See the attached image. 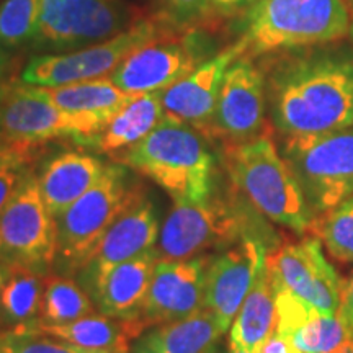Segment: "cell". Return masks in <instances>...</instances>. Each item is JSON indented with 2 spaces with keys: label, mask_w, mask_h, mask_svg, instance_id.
Returning <instances> with one entry per match:
<instances>
[{
  "label": "cell",
  "mask_w": 353,
  "mask_h": 353,
  "mask_svg": "<svg viewBox=\"0 0 353 353\" xmlns=\"http://www.w3.org/2000/svg\"><path fill=\"white\" fill-rule=\"evenodd\" d=\"M90 314H95L94 303L76 281L61 275L44 278L38 321L65 324Z\"/></svg>",
  "instance_id": "4316f807"
},
{
  "label": "cell",
  "mask_w": 353,
  "mask_h": 353,
  "mask_svg": "<svg viewBox=\"0 0 353 353\" xmlns=\"http://www.w3.org/2000/svg\"><path fill=\"white\" fill-rule=\"evenodd\" d=\"M156 263L157 255L152 249L113 267L92 286V296L101 314L121 321H138Z\"/></svg>",
  "instance_id": "d6986e66"
},
{
  "label": "cell",
  "mask_w": 353,
  "mask_h": 353,
  "mask_svg": "<svg viewBox=\"0 0 353 353\" xmlns=\"http://www.w3.org/2000/svg\"><path fill=\"white\" fill-rule=\"evenodd\" d=\"M224 334L208 309L185 319L167 322L145 332L132 353H211Z\"/></svg>",
  "instance_id": "7402d4cb"
},
{
  "label": "cell",
  "mask_w": 353,
  "mask_h": 353,
  "mask_svg": "<svg viewBox=\"0 0 353 353\" xmlns=\"http://www.w3.org/2000/svg\"><path fill=\"white\" fill-rule=\"evenodd\" d=\"M0 353H114L92 352L56 337L10 329L0 334Z\"/></svg>",
  "instance_id": "4dcf8cb0"
},
{
  "label": "cell",
  "mask_w": 353,
  "mask_h": 353,
  "mask_svg": "<svg viewBox=\"0 0 353 353\" xmlns=\"http://www.w3.org/2000/svg\"><path fill=\"white\" fill-rule=\"evenodd\" d=\"M41 0H6L0 6V46L19 48L34 41Z\"/></svg>",
  "instance_id": "f1b7e54d"
},
{
  "label": "cell",
  "mask_w": 353,
  "mask_h": 353,
  "mask_svg": "<svg viewBox=\"0 0 353 353\" xmlns=\"http://www.w3.org/2000/svg\"><path fill=\"white\" fill-rule=\"evenodd\" d=\"M159 234L156 206L151 198L138 188L130 205L101 237L90 262L83 268L88 290L99 283L113 267L152 250L159 241Z\"/></svg>",
  "instance_id": "ac0fdd59"
},
{
  "label": "cell",
  "mask_w": 353,
  "mask_h": 353,
  "mask_svg": "<svg viewBox=\"0 0 353 353\" xmlns=\"http://www.w3.org/2000/svg\"><path fill=\"white\" fill-rule=\"evenodd\" d=\"M267 108V81L247 54L229 65L221 85L210 134L244 143L262 130Z\"/></svg>",
  "instance_id": "5bb4252c"
},
{
  "label": "cell",
  "mask_w": 353,
  "mask_h": 353,
  "mask_svg": "<svg viewBox=\"0 0 353 353\" xmlns=\"http://www.w3.org/2000/svg\"><path fill=\"white\" fill-rule=\"evenodd\" d=\"M210 262V257L157 262L138 319L143 329L185 319L205 309V278Z\"/></svg>",
  "instance_id": "9a60e30c"
},
{
  "label": "cell",
  "mask_w": 353,
  "mask_h": 353,
  "mask_svg": "<svg viewBox=\"0 0 353 353\" xmlns=\"http://www.w3.org/2000/svg\"><path fill=\"white\" fill-rule=\"evenodd\" d=\"M107 126V121L87 113L61 110L21 83L6 90L0 113V139L43 145L50 141L72 138L88 143Z\"/></svg>",
  "instance_id": "30bf717a"
},
{
  "label": "cell",
  "mask_w": 353,
  "mask_h": 353,
  "mask_svg": "<svg viewBox=\"0 0 353 353\" xmlns=\"http://www.w3.org/2000/svg\"><path fill=\"white\" fill-rule=\"evenodd\" d=\"M273 123L286 136L353 126V56L322 52L276 65L267 82Z\"/></svg>",
  "instance_id": "6da1fadb"
},
{
  "label": "cell",
  "mask_w": 353,
  "mask_h": 353,
  "mask_svg": "<svg viewBox=\"0 0 353 353\" xmlns=\"http://www.w3.org/2000/svg\"><path fill=\"white\" fill-rule=\"evenodd\" d=\"M120 164L139 172L175 201H201L214 187L216 159L201 131L164 118L143 141L120 154Z\"/></svg>",
  "instance_id": "7a4b0ae2"
},
{
  "label": "cell",
  "mask_w": 353,
  "mask_h": 353,
  "mask_svg": "<svg viewBox=\"0 0 353 353\" xmlns=\"http://www.w3.org/2000/svg\"><path fill=\"white\" fill-rule=\"evenodd\" d=\"M317 236L334 259L353 262V195L324 214L317 226Z\"/></svg>",
  "instance_id": "f546056e"
},
{
  "label": "cell",
  "mask_w": 353,
  "mask_h": 353,
  "mask_svg": "<svg viewBox=\"0 0 353 353\" xmlns=\"http://www.w3.org/2000/svg\"><path fill=\"white\" fill-rule=\"evenodd\" d=\"M228 164L234 183L263 216L296 234L312 226L301 185L268 136L232 144Z\"/></svg>",
  "instance_id": "3957f363"
},
{
  "label": "cell",
  "mask_w": 353,
  "mask_h": 353,
  "mask_svg": "<svg viewBox=\"0 0 353 353\" xmlns=\"http://www.w3.org/2000/svg\"><path fill=\"white\" fill-rule=\"evenodd\" d=\"M339 314L343 317L347 322L348 327L353 330V276L348 281L345 290H342V301H341V311Z\"/></svg>",
  "instance_id": "d590c367"
},
{
  "label": "cell",
  "mask_w": 353,
  "mask_h": 353,
  "mask_svg": "<svg viewBox=\"0 0 353 353\" xmlns=\"http://www.w3.org/2000/svg\"><path fill=\"white\" fill-rule=\"evenodd\" d=\"M267 252L260 241L242 237L231 249L211 260L205 278V304L224 332L229 330L257 278Z\"/></svg>",
  "instance_id": "2e32d148"
},
{
  "label": "cell",
  "mask_w": 353,
  "mask_h": 353,
  "mask_svg": "<svg viewBox=\"0 0 353 353\" xmlns=\"http://www.w3.org/2000/svg\"><path fill=\"white\" fill-rule=\"evenodd\" d=\"M103 169L101 161L90 154L63 152L56 156L38 176L48 211L59 218L99 180Z\"/></svg>",
  "instance_id": "44dd1931"
},
{
  "label": "cell",
  "mask_w": 353,
  "mask_h": 353,
  "mask_svg": "<svg viewBox=\"0 0 353 353\" xmlns=\"http://www.w3.org/2000/svg\"><path fill=\"white\" fill-rule=\"evenodd\" d=\"M265 265L273 291H286L321 314H339L341 280L325 260L319 239L280 247L267 254Z\"/></svg>",
  "instance_id": "4fadbf2b"
},
{
  "label": "cell",
  "mask_w": 353,
  "mask_h": 353,
  "mask_svg": "<svg viewBox=\"0 0 353 353\" xmlns=\"http://www.w3.org/2000/svg\"><path fill=\"white\" fill-rule=\"evenodd\" d=\"M141 20L123 0H41L33 43L46 50H81L110 39Z\"/></svg>",
  "instance_id": "ba28073f"
},
{
  "label": "cell",
  "mask_w": 353,
  "mask_h": 353,
  "mask_svg": "<svg viewBox=\"0 0 353 353\" xmlns=\"http://www.w3.org/2000/svg\"><path fill=\"white\" fill-rule=\"evenodd\" d=\"M276 330V304L267 265L247 294L231 325L229 345L247 353H260Z\"/></svg>",
  "instance_id": "d4e9b609"
},
{
  "label": "cell",
  "mask_w": 353,
  "mask_h": 353,
  "mask_svg": "<svg viewBox=\"0 0 353 353\" xmlns=\"http://www.w3.org/2000/svg\"><path fill=\"white\" fill-rule=\"evenodd\" d=\"M245 52L247 43L241 38L236 44L206 59L182 81L165 88L162 92L165 118L193 126L203 134H210L224 74L229 65Z\"/></svg>",
  "instance_id": "e0dca14e"
},
{
  "label": "cell",
  "mask_w": 353,
  "mask_h": 353,
  "mask_svg": "<svg viewBox=\"0 0 353 353\" xmlns=\"http://www.w3.org/2000/svg\"><path fill=\"white\" fill-rule=\"evenodd\" d=\"M159 19L176 30L192 28L196 21L208 15L211 0H159Z\"/></svg>",
  "instance_id": "1f68e13d"
},
{
  "label": "cell",
  "mask_w": 353,
  "mask_h": 353,
  "mask_svg": "<svg viewBox=\"0 0 353 353\" xmlns=\"http://www.w3.org/2000/svg\"><path fill=\"white\" fill-rule=\"evenodd\" d=\"M15 329L50 335L85 350L114 353H126L130 339L138 337L144 330L138 321H121L105 314H90L65 324H48L34 319Z\"/></svg>",
  "instance_id": "ffe728a7"
},
{
  "label": "cell",
  "mask_w": 353,
  "mask_h": 353,
  "mask_svg": "<svg viewBox=\"0 0 353 353\" xmlns=\"http://www.w3.org/2000/svg\"><path fill=\"white\" fill-rule=\"evenodd\" d=\"M30 175L32 174H30L28 167H3L0 169V214Z\"/></svg>",
  "instance_id": "836d02e7"
},
{
  "label": "cell",
  "mask_w": 353,
  "mask_h": 353,
  "mask_svg": "<svg viewBox=\"0 0 353 353\" xmlns=\"http://www.w3.org/2000/svg\"><path fill=\"white\" fill-rule=\"evenodd\" d=\"M41 145H28L0 139V169L3 167H28L37 159Z\"/></svg>",
  "instance_id": "d6a6232c"
},
{
  "label": "cell",
  "mask_w": 353,
  "mask_h": 353,
  "mask_svg": "<svg viewBox=\"0 0 353 353\" xmlns=\"http://www.w3.org/2000/svg\"><path fill=\"white\" fill-rule=\"evenodd\" d=\"M30 87L34 94L57 108L70 113L94 114V117L107 121V125L123 107H126L131 100L136 99V95L128 94L118 85H114L110 77L57 87Z\"/></svg>",
  "instance_id": "603a6c76"
},
{
  "label": "cell",
  "mask_w": 353,
  "mask_h": 353,
  "mask_svg": "<svg viewBox=\"0 0 353 353\" xmlns=\"http://www.w3.org/2000/svg\"><path fill=\"white\" fill-rule=\"evenodd\" d=\"M257 0H211V8L221 13H232L250 8Z\"/></svg>",
  "instance_id": "8d00e7d4"
},
{
  "label": "cell",
  "mask_w": 353,
  "mask_h": 353,
  "mask_svg": "<svg viewBox=\"0 0 353 353\" xmlns=\"http://www.w3.org/2000/svg\"><path fill=\"white\" fill-rule=\"evenodd\" d=\"M3 94H6V90L0 92V113H2V100H3Z\"/></svg>",
  "instance_id": "60d3db41"
},
{
  "label": "cell",
  "mask_w": 353,
  "mask_h": 353,
  "mask_svg": "<svg viewBox=\"0 0 353 353\" xmlns=\"http://www.w3.org/2000/svg\"><path fill=\"white\" fill-rule=\"evenodd\" d=\"M0 255L3 262L50 267L57 255V223L48 211L38 179L30 175L0 214Z\"/></svg>",
  "instance_id": "7c38bea8"
},
{
  "label": "cell",
  "mask_w": 353,
  "mask_h": 353,
  "mask_svg": "<svg viewBox=\"0 0 353 353\" xmlns=\"http://www.w3.org/2000/svg\"><path fill=\"white\" fill-rule=\"evenodd\" d=\"M169 30H174V26L157 15L141 19L125 32L101 43L64 54L34 56L25 65L20 79L26 85L57 87L110 77L128 56Z\"/></svg>",
  "instance_id": "52a82bcc"
},
{
  "label": "cell",
  "mask_w": 353,
  "mask_h": 353,
  "mask_svg": "<svg viewBox=\"0 0 353 353\" xmlns=\"http://www.w3.org/2000/svg\"><path fill=\"white\" fill-rule=\"evenodd\" d=\"M260 353H303V352L294 345L290 337L275 332L267 342H265V345L262 347Z\"/></svg>",
  "instance_id": "e575fe53"
},
{
  "label": "cell",
  "mask_w": 353,
  "mask_h": 353,
  "mask_svg": "<svg viewBox=\"0 0 353 353\" xmlns=\"http://www.w3.org/2000/svg\"><path fill=\"white\" fill-rule=\"evenodd\" d=\"M283 152L316 214L330 213L353 195V126L286 136Z\"/></svg>",
  "instance_id": "8992f818"
},
{
  "label": "cell",
  "mask_w": 353,
  "mask_h": 353,
  "mask_svg": "<svg viewBox=\"0 0 353 353\" xmlns=\"http://www.w3.org/2000/svg\"><path fill=\"white\" fill-rule=\"evenodd\" d=\"M352 335L353 330L341 314L316 312L299 325L290 339L303 353H329L341 347Z\"/></svg>",
  "instance_id": "83f0119b"
},
{
  "label": "cell",
  "mask_w": 353,
  "mask_h": 353,
  "mask_svg": "<svg viewBox=\"0 0 353 353\" xmlns=\"http://www.w3.org/2000/svg\"><path fill=\"white\" fill-rule=\"evenodd\" d=\"M7 278L0 293V317L12 329L38 319L44 280L41 270L28 265L3 262Z\"/></svg>",
  "instance_id": "484cf974"
},
{
  "label": "cell",
  "mask_w": 353,
  "mask_h": 353,
  "mask_svg": "<svg viewBox=\"0 0 353 353\" xmlns=\"http://www.w3.org/2000/svg\"><path fill=\"white\" fill-rule=\"evenodd\" d=\"M165 118L162 107V92L136 95L123 107L90 144L99 152L120 154L138 144Z\"/></svg>",
  "instance_id": "cb8c5ba5"
},
{
  "label": "cell",
  "mask_w": 353,
  "mask_h": 353,
  "mask_svg": "<svg viewBox=\"0 0 353 353\" xmlns=\"http://www.w3.org/2000/svg\"><path fill=\"white\" fill-rule=\"evenodd\" d=\"M211 353H247V352L239 350V348H234L231 345H228V348H218V347H216Z\"/></svg>",
  "instance_id": "ab89813d"
},
{
  "label": "cell",
  "mask_w": 353,
  "mask_h": 353,
  "mask_svg": "<svg viewBox=\"0 0 353 353\" xmlns=\"http://www.w3.org/2000/svg\"><path fill=\"white\" fill-rule=\"evenodd\" d=\"M244 26L247 51L267 54L345 37L350 17L343 0H257Z\"/></svg>",
  "instance_id": "277c9868"
},
{
  "label": "cell",
  "mask_w": 353,
  "mask_h": 353,
  "mask_svg": "<svg viewBox=\"0 0 353 353\" xmlns=\"http://www.w3.org/2000/svg\"><path fill=\"white\" fill-rule=\"evenodd\" d=\"M244 232L242 218L224 201H175L154 252L157 262L187 260L214 247L234 244Z\"/></svg>",
  "instance_id": "8fae6325"
},
{
  "label": "cell",
  "mask_w": 353,
  "mask_h": 353,
  "mask_svg": "<svg viewBox=\"0 0 353 353\" xmlns=\"http://www.w3.org/2000/svg\"><path fill=\"white\" fill-rule=\"evenodd\" d=\"M169 30L126 57L110 79L132 95L164 92L210 59V39L198 30Z\"/></svg>",
  "instance_id": "9c48e42d"
},
{
  "label": "cell",
  "mask_w": 353,
  "mask_h": 353,
  "mask_svg": "<svg viewBox=\"0 0 353 353\" xmlns=\"http://www.w3.org/2000/svg\"><path fill=\"white\" fill-rule=\"evenodd\" d=\"M6 278H7V267L2 260V262H0V293H2L3 283H6Z\"/></svg>",
  "instance_id": "f35d334b"
},
{
  "label": "cell",
  "mask_w": 353,
  "mask_h": 353,
  "mask_svg": "<svg viewBox=\"0 0 353 353\" xmlns=\"http://www.w3.org/2000/svg\"><path fill=\"white\" fill-rule=\"evenodd\" d=\"M7 68H8V57L6 52H3L2 46H0V92L6 90V88L2 87V81H3V77H6Z\"/></svg>",
  "instance_id": "74e56055"
},
{
  "label": "cell",
  "mask_w": 353,
  "mask_h": 353,
  "mask_svg": "<svg viewBox=\"0 0 353 353\" xmlns=\"http://www.w3.org/2000/svg\"><path fill=\"white\" fill-rule=\"evenodd\" d=\"M138 185H130L123 164L105 165L99 180L64 211L57 223V260L68 270L85 268L101 237L130 205Z\"/></svg>",
  "instance_id": "5b68a950"
}]
</instances>
